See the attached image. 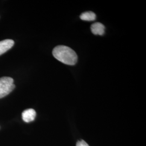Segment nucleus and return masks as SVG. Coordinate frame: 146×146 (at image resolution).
I'll list each match as a JSON object with an SVG mask.
<instances>
[{"label": "nucleus", "mask_w": 146, "mask_h": 146, "mask_svg": "<svg viewBox=\"0 0 146 146\" xmlns=\"http://www.w3.org/2000/svg\"><path fill=\"white\" fill-rule=\"evenodd\" d=\"M54 58L59 61L67 65H75L78 61L76 52L70 48L65 46H58L52 50Z\"/></svg>", "instance_id": "obj_1"}, {"label": "nucleus", "mask_w": 146, "mask_h": 146, "mask_svg": "<svg viewBox=\"0 0 146 146\" xmlns=\"http://www.w3.org/2000/svg\"><path fill=\"white\" fill-rule=\"evenodd\" d=\"M15 87L13 78L10 77H2L0 78V99L10 94Z\"/></svg>", "instance_id": "obj_2"}, {"label": "nucleus", "mask_w": 146, "mask_h": 146, "mask_svg": "<svg viewBox=\"0 0 146 146\" xmlns=\"http://www.w3.org/2000/svg\"><path fill=\"white\" fill-rule=\"evenodd\" d=\"M36 111L33 109L25 110L22 114V119L26 122H31L34 121L36 117Z\"/></svg>", "instance_id": "obj_3"}, {"label": "nucleus", "mask_w": 146, "mask_h": 146, "mask_svg": "<svg viewBox=\"0 0 146 146\" xmlns=\"http://www.w3.org/2000/svg\"><path fill=\"white\" fill-rule=\"evenodd\" d=\"M14 44V41L12 40L7 39L0 41V55L9 50Z\"/></svg>", "instance_id": "obj_4"}, {"label": "nucleus", "mask_w": 146, "mask_h": 146, "mask_svg": "<svg viewBox=\"0 0 146 146\" xmlns=\"http://www.w3.org/2000/svg\"><path fill=\"white\" fill-rule=\"evenodd\" d=\"M105 27L104 25L99 22H96L93 24L91 26V31L94 35H102L104 33Z\"/></svg>", "instance_id": "obj_5"}, {"label": "nucleus", "mask_w": 146, "mask_h": 146, "mask_svg": "<svg viewBox=\"0 0 146 146\" xmlns=\"http://www.w3.org/2000/svg\"><path fill=\"white\" fill-rule=\"evenodd\" d=\"M96 17L95 14L92 11L84 12L80 16V18L82 20L87 21H94L96 19Z\"/></svg>", "instance_id": "obj_6"}, {"label": "nucleus", "mask_w": 146, "mask_h": 146, "mask_svg": "<svg viewBox=\"0 0 146 146\" xmlns=\"http://www.w3.org/2000/svg\"><path fill=\"white\" fill-rule=\"evenodd\" d=\"M76 146H89L88 145L84 140H81V141H78L77 142Z\"/></svg>", "instance_id": "obj_7"}]
</instances>
